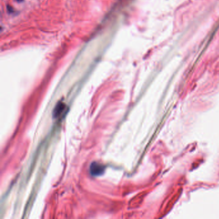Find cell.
Masks as SVG:
<instances>
[{
  "instance_id": "cell-1",
  "label": "cell",
  "mask_w": 219,
  "mask_h": 219,
  "mask_svg": "<svg viewBox=\"0 0 219 219\" xmlns=\"http://www.w3.org/2000/svg\"><path fill=\"white\" fill-rule=\"evenodd\" d=\"M104 167L99 163H93L91 166V173L94 175H99L104 172Z\"/></svg>"
}]
</instances>
